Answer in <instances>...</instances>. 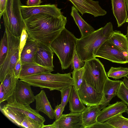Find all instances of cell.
I'll return each instance as SVG.
<instances>
[{
    "label": "cell",
    "instance_id": "cell-1",
    "mask_svg": "<svg viewBox=\"0 0 128 128\" xmlns=\"http://www.w3.org/2000/svg\"><path fill=\"white\" fill-rule=\"evenodd\" d=\"M28 36L39 43L50 47L53 41L65 28L66 17L62 13L57 15L42 13L24 20Z\"/></svg>",
    "mask_w": 128,
    "mask_h": 128
},
{
    "label": "cell",
    "instance_id": "cell-2",
    "mask_svg": "<svg viewBox=\"0 0 128 128\" xmlns=\"http://www.w3.org/2000/svg\"><path fill=\"white\" fill-rule=\"evenodd\" d=\"M114 31L112 23H108L102 27L83 37L78 39L76 52L84 62L95 58L100 46L108 40Z\"/></svg>",
    "mask_w": 128,
    "mask_h": 128
},
{
    "label": "cell",
    "instance_id": "cell-3",
    "mask_svg": "<svg viewBox=\"0 0 128 128\" xmlns=\"http://www.w3.org/2000/svg\"><path fill=\"white\" fill-rule=\"evenodd\" d=\"M71 74L45 73L22 77L19 79L33 86L39 87L41 89L47 88L50 90L60 91L67 87L74 86Z\"/></svg>",
    "mask_w": 128,
    "mask_h": 128
},
{
    "label": "cell",
    "instance_id": "cell-4",
    "mask_svg": "<svg viewBox=\"0 0 128 128\" xmlns=\"http://www.w3.org/2000/svg\"><path fill=\"white\" fill-rule=\"evenodd\" d=\"M77 39L65 28L51 44L50 47L58 58L62 70L67 69L71 65Z\"/></svg>",
    "mask_w": 128,
    "mask_h": 128
},
{
    "label": "cell",
    "instance_id": "cell-5",
    "mask_svg": "<svg viewBox=\"0 0 128 128\" xmlns=\"http://www.w3.org/2000/svg\"><path fill=\"white\" fill-rule=\"evenodd\" d=\"M22 5L20 0H7L2 15L5 29L18 38H20L25 26L21 10Z\"/></svg>",
    "mask_w": 128,
    "mask_h": 128
},
{
    "label": "cell",
    "instance_id": "cell-6",
    "mask_svg": "<svg viewBox=\"0 0 128 128\" xmlns=\"http://www.w3.org/2000/svg\"><path fill=\"white\" fill-rule=\"evenodd\" d=\"M84 66V79L98 92L103 93L108 77L102 63L96 57L85 62Z\"/></svg>",
    "mask_w": 128,
    "mask_h": 128
},
{
    "label": "cell",
    "instance_id": "cell-7",
    "mask_svg": "<svg viewBox=\"0 0 128 128\" xmlns=\"http://www.w3.org/2000/svg\"><path fill=\"white\" fill-rule=\"evenodd\" d=\"M5 30L8 36V50L4 60L2 64L0 66V82L2 81L6 75L8 74L16 77L14 69L17 62L20 59V38L13 36L6 29H5Z\"/></svg>",
    "mask_w": 128,
    "mask_h": 128
},
{
    "label": "cell",
    "instance_id": "cell-8",
    "mask_svg": "<svg viewBox=\"0 0 128 128\" xmlns=\"http://www.w3.org/2000/svg\"><path fill=\"white\" fill-rule=\"evenodd\" d=\"M126 54L120 50L108 40L98 48L95 57L102 58L113 62L125 64L128 63Z\"/></svg>",
    "mask_w": 128,
    "mask_h": 128
},
{
    "label": "cell",
    "instance_id": "cell-9",
    "mask_svg": "<svg viewBox=\"0 0 128 128\" xmlns=\"http://www.w3.org/2000/svg\"><path fill=\"white\" fill-rule=\"evenodd\" d=\"M77 92L81 100L87 106H100L104 102V94L98 92L84 79Z\"/></svg>",
    "mask_w": 128,
    "mask_h": 128
},
{
    "label": "cell",
    "instance_id": "cell-10",
    "mask_svg": "<svg viewBox=\"0 0 128 128\" xmlns=\"http://www.w3.org/2000/svg\"><path fill=\"white\" fill-rule=\"evenodd\" d=\"M82 15L86 13L93 15L94 17L106 15V12L99 5L98 1L92 0H68Z\"/></svg>",
    "mask_w": 128,
    "mask_h": 128
},
{
    "label": "cell",
    "instance_id": "cell-11",
    "mask_svg": "<svg viewBox=\"0 0 128 128\" xmlns=\"http://www.w3.org/2000/svg\"><path fill=\"white\" fill-rule=\"evenodd\" d=\"M22 15L24 19L34 15L44 13L52 15H57L62 13L61 9L57 5L50 4L28 6L22 5L20 6Z\"/></svg>",
    "mask_w": 128,
    "mask_h": 128
},
{
    "label": "cell",
    "instance_id": "cell-12",
    "mask_svg": "<svg viewBox=\"0 0 128 128\" xmlns=\"http://www.w3.org/2000/svg\"><path fill=\"white\" fill-rule=\"evenodd\" d=\"M31 86L27 82L18 80L14 97L17 102L22 104H30L35 101V96Z\"/></svg>",
    "mask_w": 128,
    "mask_h": 128
},
{
    "label": "cell",
    "instance_id": "cell-13",
    "mask_svg": "<svg viewBox=\"0 0 128 128\" xmlns=\"http://www.w3.org/2000/svg\"><path fill=\"white\" fill-rule=\"evenodd\" d=\"M52 124L55 128H84L82 125V113L70 112L63 114Z\"/></svg>",
    "mask_w": 128,
    "mask_h": 128
},
{
    "label": "cell",
    "instance_id": "cell-14",
    "mask_svg": "<svg viewBox=\"0 0 128 128\" xmlns=\"http://www.w3.org/2000/svg\"><path fill=\"white\" fill-rule=\"evenodd\" d=\"M54 53L50 47L40 43L34 60V63L54 69Z\"/></svg>",
    "mask_w": 128,
    "mask_h": 128
},
{
    "label": "cell",
    "instance_id": "cell-15",
    "mask_svg": "<svg viewBox=\"0 0 128 128\" xmlns=\"http://www.w3.org/2000/svg\"><path fill=\"white\" fill-rule=\"evenodd\" d=\"M127 106L122 101H117L109 104L101 110L97 118V121L104 122L116 115L126 112Z\"/></svg>",
    "mask_w": 128,
    "mask_h": 128
},
{
    "label": "cell",
    "instance_id": "cell-16",
    "mask_svg": "<svg viewBox=\"0 0 128 128\" xmlns=\"http://www.w3.org/2000/svg\"><path fill=\"white\" fill-rule=\"evenodd\" d=\"M39 44L28 35L20 55L22 64L34 63V60Z\"/></svg>",
    "mask_w": 128,
    "mask_h": 128
},
{
    "label": "cell",
    "instance_id": "cell-17",
    "mask_svg": "<svg viewBox=\"0 0 128 128\" xmlns=\"http://www.w3.org/2000/svg\"><path fill=\"white\" fill-rule=\"evenodd\" d=\"M35 100L36 110L43 112L50 119H55L54 110L52 108L44 90H41L35 96Z\"/></svg>",
    "mask_w": 128,
    "mask_h": 128
},
{
    "label": "cell",
    "instance_id": "cell-18",
    "mask_svg": "<svg viewBox=\"0 0 128 128\" xmlns=\"http://www.w3.org/2000/svg\"><path fill=\"white\" fill-rule=\"evenodd\" d=\"M6 104L37 121L42 126V128L44 125L45 118L39 113L37 110L31 108L30 104H21L17 102L15 99L13 102L7 103Z\"/></svg>",
    "mask_w": 128,
    "mask_h": 128
},
{
    "label": "cell",
    "instance_id": "cell-19",
    "mask_svg": "<svg viewBox=\"0 0 128 128\" xmlns=\"http://www.w3.org/2000/svg\"><path fill=\"white\" fill-rule=\"evenodd\" d=\"M122 81L112 80L108 78H107L103 90L104 102L102 104L99 106L101 110L108 106L112 98L117 96L118 90Z\"/></svg>",
    "mask_w": 128,
    "mask_h": 128
},
{
    "label": "cell",
    "instance_id": "cell-20",
    "mask_svg": "<svg viewBox=\"0 0 128 128\" xmlns=\"http://www.w3.org/2000/svg\"><path fill=\"white\" fill-rule=\"evenodd\" d=\"M99 106H87L82 112V125L84 128H89L97 122L100 111Z\"/></svg>",
    "mask_w": 128,
    "mask_h": 128
},
{
    "label": "cell",
    "instance_id": "cell-21",
    "mask_svg": "<svg viewBox=\"0 0 128 128\" xmlns=\"http://www.w3.org/2000/svg\"><path fill=\"white\" fill-rule=\"evenodd\" d=\"M112 10L118 25L120 27L126 22L127 18L125 0H111Z\"/></svg>",
    "mask_w": 128,
    "mask_h": 128
},
{
    "label": "cell",
    "instance_id": "cell-22",
    "mask_svg": "<svg viewBox=\"0 0 128 128\" xmlns=\"http://www.w3.org/2000/svg\"><path fill=\"white\" fill-rule=\"evenodd\" d=\"M18 79L9 74H7L2 82L5 92V101L7 103L13 102L15 100V94L17 81Z\"/></svg>",
    "mask_w": 128,
    "mask_h": 128
},
{
    "label": "cell",
    "instance_id": "cell-23",
    "mask_svg": "<svg viewBox=\"0 0 128 128\" xmlns=\"http://www.w3.org/2000/svg\"><path fill=\"white\" fill-rule=\"evenodd\" d=\"M54 70L44 67L35 63L22 64L19 78L38 74L51 72Z\"/></svg>",
    "mask_w": 128,
    "mask_h": 128
},
{
    "label": "cell",
    "instance_id": "cell-24",
    "mask_svg": "<svg viewBox=\"0 0 128 128\" xmlns=\"http://www.w3.org/2000/svg\"><path fill=\"white\" fill-rule=\"evenodd\" d=\"M71 15L80 30L81 37L86 36L95 30L93 27L82 18L78 11L74 6L72 7Z\"/></svg>",
    "mask_w": 128,
    "mask_h": 128
},
{
    "label": "cell",
    "instance_id": "cell-25",
    "mask_svg": "<svg viewBox=\"0 0 128 128\" xmlns=\"http://www.w3.org/2000/svg\"><path fill=\"white\" fill-rule=\"evenodd\" d=\"M2 113L14 124L21 127V123L24 119L25 115L6 104L1 108Z\"/></svg>",
    "mask_w": 128,
    "mask_h": 128
},
{
    "label": "cell",
    "instance_id": "cell-26",
    "mask_svg": "<svg viewBox=\"0 0 128 128\" xmlns=\"http://www.w3.org/2000/svg\"><path fill=\"white\" fill-rule=\"evenodd\" d=\"M68 102L69 109L71 112L82 113L86 108L80 99L77 91L74 86L72 88Z\"/></svg>",
    "mask_w": 128,
    "mask_h": 128
},
{
    "label": "cell",
    "instance_id": "cell-27",
    "mask_svg": "<svg viewBox=\"0 0 128 128\" xmlns=\"http://www.w3.org/2000/svg\"><path fill=\"white\" fill-rule=\"evenodd\" d=\"M108 40L115 46L124 52H128V40L126 35L119 31H114Z\"/></svg>",
    "mask_w": 128,
    "mask_h": 128
},
{
    "label": "cell",
    "instance_id": "cell-28",
    "mask_svg": "<svg viewBox=\"0 0 128 128\" xmlns=\"http://www.w3.org/2000/svg\"><path fill=\"white\" fill-rule=\"evenodd\" d=\"M122 113H120L105 122L114 128H128V118L124 117Z\"/></svg>",
    "mask_w": 128,
    "mask_h": 128
},
{
    "label": "cell",
    "instance_id": "cell-29",
    "mask_svg": "<svg viewBox=\"0 0 128 128\" xmlns=\"http://www.w3.org/2000/svg\"><path fill=\"white\" fill-rule=\"evenodd\" d=\"M107 75L108 77L115 80L118 79L128 76V68L120 66L118 67H111Z\"/></svg>",
    "mask_w": 128,
    "mask_h": 128
},
{
    "label": "cell",
    "instance_id": "cell-30",
    "mask_svg": "<svg viewBox=\"0 0 128 128\" xmlns=\"http://www.w3.org/2000/svg\"><path fill=\"white\" fill-rule=\"evenodd\" d=\"M8 50V43L6 32L5 30L1 39L0 44V66L3 62L7 55Z\"/></svg>",
    "mask_w": 128,
    "mask_h": 128
},
{
    "label": "cell",
    "instance_id": "cell-31",
    "mask_svg": "<svg viewBox=\"0 0 128 128\" xmlns=\"http://www.w3.org/2000/svg\"><path fill=\"white\" fill-rule=\"evenodd\" d=\"M84 66L78 70H73L71 72L74 81V86L77 91L79 89L82 82L84 80Z\"/></svg>",
    "mask_w": 128,
    "mask_h": 128
},
{
    "label": "cell",
    "instance_id": "cell-32",
    "mask_svg": "<svg viewBox=\"0 0 128 128\" xmlns=\"http://www.w3.org/2000/svg\"><path fill=\"white\" fill-rule=\"evenodd\" d=\"M117 96L122 101L128 105V88L122 81L118 90Z\"/></svg>",
    "mask_w": 128,
    "mask_h": 128
},
{
    "label": "cell",
    "instance_id": "cell-33",
    "mask_svg": "<svg viewBox=\"0 0 128 128\" xmlns=\"http://www.w3.org/2000/svg\"><path fill=\"white\" fill-rule=\"evenodd\" d=\"M72 86L67 87L60 91L62 97L60 105L62 112L64 110L65 106L68 102Z\"/></svg>",
    "mask_w": 128,
    "mask_h": 128
},
{
    "label": "cell",
    "instance_id": "cell-34",
    "mask_svg": "<svg viewBox=\"0 0 128 128\" xmlns=\"http://www.w3.org/2000/svg\"><path fill=\"white\" fill-rule=\"evenodd\" d=\"M21 127L26 128H42V126L33 119L25 116L21 123Z\"/></svg>",
    "mask_w": 128,
    "mask_h": 128
},
{
    "label": "cell",
    "instance_id": "cell-35",
    "mask_svg": "<svg viewBox=\"0 0 128 128\" xmlns=\"http://www.w3.org/2000/svg\"><path fill=\"white\" fill-rule=\"evenodd\" d=\"M84 65V63L81 60L76 50L70 65L72 69L74 70H78L83 67Z\"/></svg>",
    "mask_w": 128,
    "mask_h": 128
},
{
    "label": "cell",
    "instance_id": "cell-36",
    "mask_svg": "<svg viewBox=\"0 0 128 128\" xmlns=\"http://www.w3.org/2000/svg\"><path fill=\"white\" fill-rule=\"evenodd\" d=\"M28 36L27 32L24 28L23 30L20 38V56Z\"/></svg>",
    "mask_w": 128,
    "mask_h": 128
},
{
    "label": "cell",
    "instance_id": "cell-37",
    "mask_svg": "<svg viewBox=\"0 0 128 128\" xmlns=\"http://www.w3.org/2000/svg\"><path fill=\"white\" fill-rule=\"evenodd\" d=\"M89 128H114L108 123L105 122H97L96 124L90 126Z\"/></svg>",
    "mask_w": 128,
    "mask_h": 128
},
{
    "label": "cell",
    "instance_id": "cell-38",
    "mask_svg": "<svg viewBox=\"0 0 128 128\" xmlns=\"http://www.w3.org/2000/svg\"><path fill=\"white\" fill-rule=\"evenodd\" d=\"M54 113L55 120H57L63 114L60 104L56 106L54 110Z\"/></svg>",
    "mask_w": 128,
    "mask_h": 128
},
{
    "label": "cell",
    "instance_id": "cell-39",
    "mask_svg": "<svg viewBox=\"0 0 128 128\" xmlns=\"http://www.w3.org/2000/svg\"><path fill=\"white\" fill-rule=\"evenodd\" d=\"M22 65V64L20 59L17 62L14 68V71L15 75L18 79L21 70Z\"/></svg>",
    "mask_w": 128,
    "mask_h": 128
},
{
    "label": "cell",
    "instance_id": "cell-40",
    "mask_svg": "<svg viewBox=\"0 0 128 128\" xmlns=\"http://www.w3.org/2000/svg\"><path fill=\"white\" fill-rule=\"evenodd\" d=\"M5 92L3 84L0 82V103L3 102L5 101Z\"/></svg>",
    "mask_w": 128,
    "mask_h": 128
},
{
    "label": "cell",
    "instance_id": "cell-41",
    "mask_svg": "<svg viewBox=\"0 0 128 128\" xmlns=\"http://www.w3.org/2000/svg\"><path fill=\"white\" fill-rule=\"evenodd\" d=\"M42 2L41 0H27L26 6H33L40 5Z\"/></svg>",
    "mask_w": 128,
    "mask_h": 128
},
{
    "label": "cell",
    "instance_id": "cell-42",
    "mask_svg": "<svg viewBox=\"0 0 128 128\" xmlns=\"http://www.w3.org/2000/svg\"><path fill=\"white\" fill-rule=\"evenodd\" d=\"M7 0H0V18L4 11Z\"/></svg>",
    "mask_w": 128,
    "mask_h": 128
},
{
    "label": "cell",
    "instance_id": "cell-43",
    "mask_svg": "<svg viewBox=\"0 0 128 128\" xmlns=\"http://www.w3.org/2000/svg\"><path fill=\"white\" fill-rule=\"evenodd\" d=\"M42 128H55L54 126L52 124H50L44 125Z\"/></svg>",
    "mask_w": 128,
    "mask_h": 128
},
{
    "label": "cell",
    "instance_id": "cell-44",
    "mask_svg": "<svg viewBox=\"0 0 128 128\" xmlns=\"http://www.w3.org/2000/svg\"><path fill=\"white\" fill-rule=\"evenodd\" d=\"M122 81L128 88V80L126 78V77H124V78L122 80Z\"/></svg>",
    "mask_w": 128,
    "mask_h": 128
},
{
    "label": "cell",
    "instance_id": "cell-45",
    "mask_svg": "<svg viewBox=\"0 0 128 128\" xmlns=\"http://www.w3.org/2000/svg\"><path fill=\"white\" fill-rule=\"evenodd\" d=\"M126 9L127 11L128 12V0H125Z\"/></svg>",
    "mask_w": 128,
    "mask_h": 128
},
{
    "label": "cell",
    "instance_id": "cell-46",
    "mask_svg": "<svg viewBox=\"0 0 128 128\" xmlns=\"http://www.w3.org/2000/svg\"><path fill=\"white\" fill-rule=\"evenodd\" d=\"M126 35L128 40V26L127 28V33Z\"/></svg>",
    "mask_w": 128,
    "mask_h": 128
},
{
    "label": "cell",
    "instance_id": "cell-47",
    "mask_svg": "<svg viewBox=\"0 0 128 128\" xmlns=\"http://www.w3.org/2000/svg\"><path fill=\"white\" fill-rule=\"evenodd\" d=\"M126 56H127V61H128V52L127 53Z\"/></svg>",
    "mask_w": 128,
    "mask_h": 128
},
{
    "label": "cell",
    "instance_id": "cell-48",
    "mask_svg": "<svg viewBox=\"0 0 128 128\" xmlns=\"http://www.w3.org/2000/svg\"><path fill=\"white\" fill-rule=\"evenodd\" d=\"M126 22H128V16L127 18L126 19Z\"/></svg>",
    "mask_w": 128,
    "mask_h": 128
},
{
    "label": "cell",
    "instance_id": "cell-49",
    "mask_svg": "<svg viewBox=\"0 0 128 128\" xmlns=\"http://www.w3.org/2000/svg\"><path fill=\"white\" fill-rule=\"evenodd\" d=\"M126 113L128 114V108L127 109V110H126Z\"/></svg>",
    "mask_w": 128,
    "mask_h": 128
},
{
    "label": "cell",
    "instance_id": "cell-50",
    "mask_svg": "<svg viewBox=\"0 0 128 128\" xmlns=\"http://www.w3.org/2000/svg\"><path fill=\"white\" fill-rule=\"evenodd\" d=\"M126 78H127V79L128 80V76H126Z\"/></svg>",
    "mask_w": 128,
    "mask_h": 128
}]
</instances>
